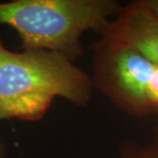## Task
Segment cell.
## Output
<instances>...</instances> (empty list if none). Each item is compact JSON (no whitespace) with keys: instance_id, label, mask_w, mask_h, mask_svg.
Listing matches in <instances>:
<instances>
[{"instance_id":"3","label":"cell","mask_w":158,"mask_h":158,"mask_svg":"<svg viewBox=\"0 0 158 158\" xmlns=\"http://www.w3.org/2000/svg\"><path fill=\"white\" fill-rule=\"evenodd\" d=\"M92 48L93 87L132 116H147L157 109L149 93L156 64L129 46L104 38Z\"/></svg>"},{"instance_id":"6","label":"cell","mask_w":158,"mask_h":158,"mask_svg":"<svg viewBox=\"0 0 158 158\" xmlns=\"http://www.w3.org/2000/svg\"><path fill=\"white\" fill-rule=\"evenodd\" d=\"M149 93L153 103L158 109V65L153 74L152 78L149 84Z\"/></svg>"},{"instance_id":"2","label":"cell","mask_w":158,"mask_h":158,"mask_svg":"<svg viewBox=\"0 0 158 158\" xmlns=\"http://www.w3.org/2000/svg\"><path fill=\"white\" fill-rule=\"evenodd\" d=\"M122 8L115 0H14L0 3V23L17 31L23 50L55 51L74 62L85 53L81 35L104 33Z\"/></svg>"},{"instance_id":"4","label":"cell","mask_w":158,"mask_h":158,"mask_svg":"<svg viewBox=\"0 0 158 158\" xmlns=\"http://www.w3.org/2000/svg\"><path fill=\"white\" fill-rule=\"evenodd\" d=\"M102 38L129 46L158 65V19L144 0L135 1L122 8L115 20L102 33Z\"/></svg>"},{"instance_id":"8","label":"cell","mask_w":158,"mask_h":158,"mask_svg":"<svg viewBox=\"0 0 158 158\" xmlns=\"http://www.w3.org/2000/svg\"><path fill=\"white\" fill-rule=\"evenodd\" d=\"M6 145L4 144V142L0 140V158H5L6 156Z\"/></svg>"},{"instance_id":"5","label":"cell","mask_w":158,"mask_h":158,"mask_svg":"<svg viewBox=\"0 0 158 158\" xmlns=\"http://www.w3.org/2000/svg\"><path fill=\"white\" fill-rule=\"evenodd\" d=\"M120 158H158V127L145 143L136 141L123 142L119 148Z\"/></svg>"},{"instance_id":"7","label":"cell","mask_w":158,"mask_h":158,"mask_svg":"<svg viewBox=\"0 0 158 158\" xmlns=\"http://www.w3.org/2000/svg\"><path fill=\"white\" fill-rule=\"evenodd\" d=\"M148 8L154 14V16L158 19V0H144Z\"/></svg>"},{"instance_id":"1","label":"cell","mask_w":158,"mask_h":158,"mask_svg":"<svg viewBox=\"0 0 158 158\" xmlns=\"http://www.w3.org/2000/svg\"><path fill=\"white\" fill-rule=\"evenodd\" d=\"M93 85L90 77L61 53L6 49L0 38V121L41 118L56 97L86 106Z\"/></svg>"}]
</instances>
